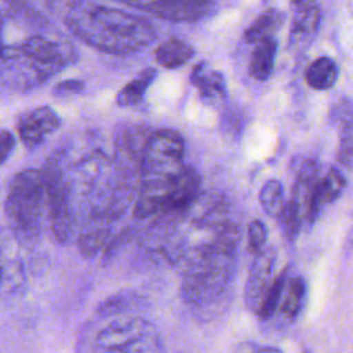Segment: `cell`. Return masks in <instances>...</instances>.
<instances>
[{
	"label": "cell",
	"mask_w": 353,
	"mask_h": 353,
	"mask_svg": "<svg viewBox=\"0 0 353 353\" xmlns=\"http://www.w3.org/2000/svg\"><path fill=\"white\" fill-rule=\"evenodd\" d=\"M305 296H306L305 279L301 276H295L290 279L285 284L283 299L280 303L281 314L288 320L295 319L303 306Z\"/></svg>",
	"instance_id": "22"
},
{
	"label": "cell",
	"mask_w": 353,
	"mask_h": 353,
	"mask_svg": "<svg viewBox=\"0 0 353 353\" xmlns=\"http://www.w3.org/2000/svg\"><path fill=\"white\" fill-rule=\"evenodd\" d=\"M41 172L46 186V204L48 208L50 225L57 240L62 243L70 236L74 216L61 157L51 156L46 161Z\"/></svg>",
	"instance_id": "7"
},
{
	"label": "cell",
	"mask_w": 353,
	"mask_h": 353,
	"mask_svg": "<svg viewBox=\"0 0 353 353\" xmlns=\"http://www.w3.org/2000/svg\"><path fill=\"white\" fill-rule=\"evenodd\" d=\"M194 54L193 47L182 39L170 37L154 50V58L165 69H176L185 65Z\"/></svg>",
	"instance_id": "19"
},
{
	"label": "cell",
	"mask_w": 353,
	"mask_h": 353,
	"mask_svg": "<svg viewBox=\"0 0 353 353\" xmlns=\"http://www.w3.org/2000/svg\"><path fill=\"white\" fill-rule=\"evenodd\" d=\"M345 188H346V179L343 174L336 167H330L325 175L320 178L316 186L307 223L312 225L317 219L323 207L334 203L342 194Z\"/></svg>",
	"instance_id": "15"
},
{
	"label": "cell",
	"mask_w": 353,
	"mask_h": 353,
	"mask_svg": "<svg viewBox=\"0 0 353 353\" xmlns=\"http://www.w3.org/2000/svg\"><path fill=\"white\" fill-rule=\"evenodd\" d=\"M291 8L290 46L302 50L316 36L321 21V11L319 4L313 1H294L291 3Z\"/></svg>",
	"instance_id": "11"
},
{
	"label": "cell",
	"mask_w": 353,
	"mask_h": 353,
	"mask_svg": "<svg viewBox=\"0 0 353 353\" xmlns=\"http://www.w3.org/2000/svg\"><path fill=\"white\" fill-rule=\"evenodd\" d=\"M63 21L81 41L113 55L141 52L157 36L156 28L149 19L95 3H68Z\"/></svg>",
	"instance_id": "1"
},
{
	"label": "cell",
	"mask_w": 353,
	"mask_h": 353,
	"mask_svg": "<svg viewBox=\"0 0 353 353\" xmlns=\"http://www.w3.org/2000/svg\"><path fill=\"white\" fill-rule=\"evenodd\" d=\"M46 186L41 170L26 168L8 185L4 211L14 237L30 247L40 239Z\"/></svg>",
	"instance_id": "5"
},
{
	"label": "cell",
	"mask_w": 353,
	"mask_h": 353,
	"mask_svg": "<svg viewBox=\"0 0 353 353\" xmlns=\"http://www.w3.org/2000/svg\"><path fill=\"white\" fill-rule=\"evenodd\" d=\"M285 284H287V269H284L280 274H277L274 277V281H273V284L262 303V307L258 313V316L262 320L270 319L274 314V312L277 310V307H280Z\"/></svg>",
	"instance_id": "25"
},
{
	"label": "cell",
	"mask_w": 353,
	"mask_h": 353,
	"mask_svg": "<svg viewBox=\"0 0 353 353\" xmlns=\"http://www.w3.org/2000/svg\"><path fill=\"white\" fill-rule=\"evenodd\" d=\"M330 120L339 128V145L336 160L343 167L353 165V101L342 97L335 101L330 112Z\"/></svg>",
	"instance_id": "12"
},
{
	"label": "cell",
	"mask_w": 353,
	"mask_h": 353,
	"mask_svg": "<svg viewBox=\"0 0 353 353\" xmlns=\"http://www.w3.org/2000/svg\"><path fill=\"white\" fill-rule=\"evenodd\" d=\"M190 81L197 88L200 97L210 103L221 102L226 98V81L223 74L205 62L194 65L190 73Z\"/></svg>",
	"instance_id": "14"
},
{
	"label": "cell",
	"mask_w": 353,
	"mask_h": 353,
	"mask_svg": "<svg viewBox=\"0 0 353 353\" xmlns=\"http://www.w3.org/2000/svg\"><path fill=\"white\" fill-rule=\"evenodd\" d=\"M256 353H281V350L273 346H263V347H258Z\"/></svg>",
	"instance_id": "29"
},
{
	"label": "cell",
	"mask_w": 353,
	"mask_h": 353,
	"mask_svg": "<svg viewBox=\"0 0 353 353\" xmlns=\"http://www.w3.org/2000/svg\"><path fill=\"white\" fill-rule=\"evenodd\" d=\"M83 90H84V81L79 79H68L55 84L52 94L59 98H65V97L80 94Z\"/></svg>",
	"instance_id": "27"
},
{
	"label": "cell",
	"mask_w": 353,
	"mask_h": 353,
	"mask_svg": "<svg viewBox=\"0 0 353 353\" xmlns=\"http://www.w3.org/2000/svg\"><path fill=\"white\" fill-rule=\"evenodd\" d=\"M94 343L99 353H164L157 328L138 316L112 320L98 331Z\"/></svg>",
	"instance_id": "6"
},
{
	"label": "cell",
	"mask_w": 353,
	"mask_h": 353,
	"mask_svg": "<svg viewBox=\"0 0 353 353\" xmlns=\"http://www.w3.org/2000/svg\"><path fill=\"white\" fill-rule=\"evenodd\" d=\"M123 4L152 14L156 18L172 22H194L208 17L216 7L203 0H165V1H123Z\"/></svg>",
	"instance_id": "8"
},
{
	"label": "cell",
	"mask_w": 353,
	"mask_h": 353,
	"mask_svg": "<svg viewBox=\"0 0 353 353\" xmlns=\"http://www.w3.org/2000/svg\"><path fill=\"white\" fill-rule=\"evenodd\" d=\"M165 218V223L159 226L163 233L157 248L181 272L233 223L226 201L208 193H201L189 207Z\"/></svg>",
	"instance_id": "2"
},
{
	"label": "cell",
	"mask_w": 353,
	"mask_h": 353,
	"mask_svg": "<svg viewBox=\"0 0 353 353\" xmlns=\"http://www.w3.org/2000/svg\"><path fill=\"white\" fill-rule=\"evenodd\" d=\"M346 245L349 248H353V226L350 228L349 233H347V237H346Z\"/></svg>",
	"instance_id": "30"
},
{
	"label": "cell",
	"mask_w": 353,
	"mask_h": 353,
	"mask_svg": "<svg viewBox=\"0 0 353 353\" xmlns=\"http://www.w3.org/2000/svg\"><path fill=\"white\" fill-rule=\"evenodd\" d=\"M277 40L274 37L265 39L255 44L248 63V73L258 81H265L270 77L277 54Z\"/></svg>",
	"instance_id": "17"
},
{
	"label": "cell",
	"mask_w": 353,
	"mask_h": 353,
	"mask_svg": "<svg viewBox=\"0 0 353 353\" xmlns=\"http://www.w3.org/2000/svg\"><path fill=\"white\" fill-rule=\"evenodd\" d=\"M319 171H320L319 163L313 159H306L299 165L296 178L294 182V188L291 192V199L299 207L306 223L309 221L314 190L320 181Z\"/></svg>",
	"instance_id": "13"
},
{
	"label": "cell",
	"mask_w": 353,
	"mask_h": 353,
	"mask_svg": "<svg viewBox=\"0 0 353 353\" xmlns=\"http://www.w3.org/2000/svg\"><path fill=\"white\" fill-rule=\"evenodd\" d=\"M305 353H307V352H305Z\"/></svg>",
	"instance_id": "31"
},
{
	"label": "cell",
	"mask_w": 353,
	"mask_h": 353,
	"mask_svg": "<svg viewBox=\"0 0 353 353\" xmlns=\"http://www.w3.org/2000/svg\"><path fill=\"white\" fill-rule=\"evenodd\" d=\"M59 125L61 117L52 108L46 105L23 113L17 121L19 138L28 149L40 146Z\"/></svg>",
	"instance_id": "10"
},
{
	"label": "cell",
	"mask_w": 353,
	"mask_h": 353,
	"mask_svg": "<svg viewBox=\"0 0 353 353\" xmlns=\"http://www.w3.org/2000/svg\"><path fill=\"white\" fill-rule=\"evenodd\" d=\"M277 219L280 229L288 241H294L298 237L302 223L305 222L299 207L292 199L285 201V205Z\"/></svg>",
	"instance_id": "24"
},
{
	"label": "cell",
	"mask_w": 353,
	"mask_h": 353,
	"mask_svg": "<svg viewBox=\"0 0 353 353\" xmlns=\"http://www.w3.org/2000/svg\"><path fill=\"white\" fill-rule=\"evenodd\" d=\"M114 216L99 214L91 216L80 232L79 248L84 256H94L105 245L110 236V219Z\"/></svg>",
	"instance_id": "16"
},
{
	"label": "cell",
	"mask_w": 353,
	"mask_h": 353,
	"mask_svg": "<svg viewBox=\"0 0 353 353\" xmlns=\"http://www.w3.org/2000/svg\"><path fill=\"white\" fill-rule=\"evenodd\" d=\"M259 204L266 215L279 218L285 205L283 185L279 179H269L262 185L259 192Z\"/></svg>",
	"instance_id": "23"
},
{
	"label": "cell",
	"mask_w": 353,
	"mask_h": 353,
	"mask_svg": "<svg viewBox=\"0 0 353 353\" xmlns=\"http://www.w3.org/2000/svg\"><path fill=\"white\" fill-rule=\"evenodd\" d=\"M338 80V66L335 61L327 55L316 58L305 72L306 84L319 91L330 90Z\"/></svg>",
	"instance_id": "20"
},
{
	"label": "cell",
	"mask_w": 353,
	"mask_h": 353,
	"mask_svg": "<svg viewBox=\"0 0 353 353\" xmlns=\"http://www.w3.org/2000/svg\"><path fill=\"white\" fill-rule=\"evenodd\" d=\"M268 232L266 226L262 221L254 219L250 222L248 229H247V240H248V250L258 255L265 250V243H266Z\"/></svg>",
	"instance_id": "26"
},
{
	"label": "cell",
	"mask_w": 353,
	"mask_h": 353,
	"mask_svg": "<svg viewBox=\"0 0 353 353\" xmlns=\"http://www.w3.org/2000/svg\"><path fill=\"white\" fill-rule=\"evenodd\" d=\"M157 72L153 68H148L141 70L131 81H128L123 88L116 94V103L120 108L134 106L142 102L149 85L156 79Z\"/></svg>",
	"instance_id": "21"
},
{
	"label": "cell",
	"mask_w": 353,
	"mask_h": 353,
	"mask_svg": "<svg viewBox=\"0 0 353 353\" xmlns=\"http://www.w3.org/2000/svg\"><path fill=\"white\" fill-rule=\"evenodd\" d=\"M15 146V139L11 131L3 128L0 132V161L4 164L10 157L12 149Z\"/></svg>",
	"instance_id": "28"
},
{
	"label": "cell",
	"mask_w": 353,
	"mask_h": 353,
	"mask_svg": "<svg viewBox=\"0 0 353 353\" xmlns=\"http://www.w3.org/2000/svg\"><path fill=\"white\" fill-rule=\"evenodd\" d=\"M76 59L77 51L70 43L41 34L15 46L3 44L1 85L19 91L39 87Z\"/></svg>",
	"instance_id": "3"
},
{
	"label": "cell",
	"mask_w": 353,
	"mask_h": 353,
	"mask_svg": "<svg viewBox=\"0 0 353 353\" xmlns=\"http://www.w3.org/2000/svg\"><path fill=\"white\" fill-rule=\"evenodd\" d=\"M284 21H285V14L281 10L266 8L245 29L244 40L248 44H256L265 39L274 37L273 34L283 26Z\"/></svg>",
	"instance_id": "18"
},
{
	"label": "cell",
	"mask_w": 353,
	"mask_h": 353,
	"mask_svg": "<svg viewBox=\"0 0 353 353\" xmlns=\"http://www.w3.org/2000/svg\"><path fill=\"white\" fill-rule=\"evenodd\" d=\"M274 259L276 254L272 250H263L255 255L251 265L244 288V301L247 307L255 314L259 313L262 303L274 281V279H272Z\"/></svg>",
	"instance_id": "9"
},
{
	"label": "cell",
	"mask_w": 353,
	"mask_h": 353,
	"mask_svg": "<svg viewBox=\"0 0 353 353\" xmlns=\"http://www.w3.org/2000/svg\"><path fill=\"white\" fill-rule=\"evenodd\" d=\"M240 230L236 223L183 270L182 299L189 305H204L218 298L229 285L236 266Z\"/></svg>",
	"instance_id": "4"
}]
</instances>
